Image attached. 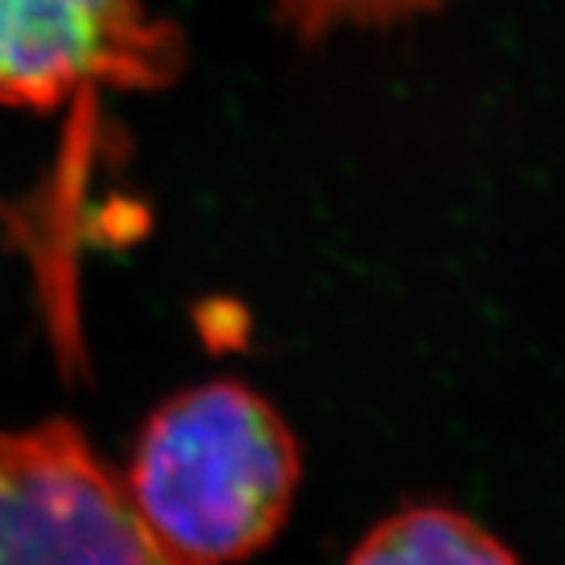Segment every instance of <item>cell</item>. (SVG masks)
Wrapping results in <instances>:
<instances>
[{
  "instance_id": "cell-1",
  "label": "cell",
  "mask_w": 565,
  "mask_h": 565,
  "mask_svg": "<svg viewBox=\"0 0 565 565\" xmlns=\"http://www.w3.org/2000/svg\"><path fill=\"white\" fill-rule=\"evenodd\" d=\"M122 481L161 541L192 563L223 565L280 534L302 481V452L264 396L211 381L151 412Z\"/></svg>"
},
{
  "instance_id": "cell-2",
  "label": "cell",
  "mask_w": 565,
  "mask_h": 565,
  "mask_svg": "<svg viewBox=\"0 0 565 565\" xmlns=\"http://www.w3.org/2000/svg\"><path fill=\"white\" fill-rule=\"evenodd\" d=\"M0 565H199L145 522L76 424L0 434Z\"/></svg>"
},
{
  "instance_id": "cell-3",
  "label": "cell",
  "mask_w": 565,
  "mask_h": 565,
  "mask_svg": "<svg viewBox=\"0 0 565 565\" xmlns=\"http://www.w3.org/2000/svg\"><path fill=\"white\" fill-rule=\"evenodd\" d=\"M185 70L182 32L145 0H0V107L158 92Z\"/></svg>"
},
{
  "instance_id": "cell-4",
  "label": "cell",
  "mask_w": 565,
  "mask_h": 565,
  "mask_svg": "<svg viewBox=\"0 0 565 565\" xmlns=\"http://www.w3.org/2000/svg\"><path fill=\"white\" fill-rule=\"evenodd\" d=\"M345 565H522L484 525L446 505H412L374 525Z\"/></svg>"
},
{
  "instance_id": "cell-5",
  "label": "cell",
  "mask_w": 565,
  "mask_h": 565,
  "mask_svg": "<svg viewBox=\"0 0 565 565\" xmlns=\"http://www.w3.org/2000/svg\"><path fill=\"white\" fill-rule=\"evenodd\" d=\"M444 0H274L280 20L302 39L315 41L352 25H390L437 10Z\"/></svg>"
}]
</instances>
